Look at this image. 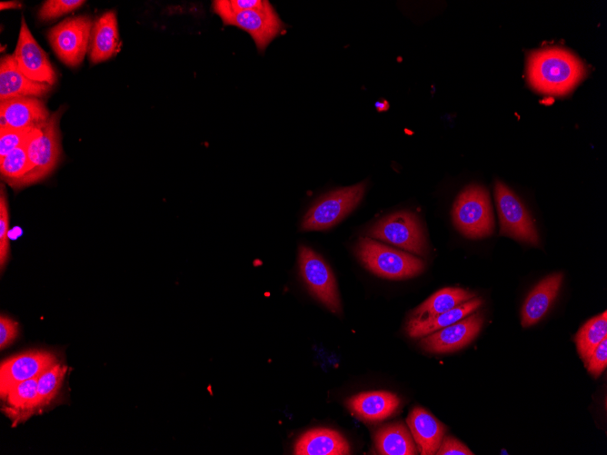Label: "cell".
I'll list each match as a JSON object with an SVG mask.
<instances>
[{
    "label": "cell",
    "mask_w": 607,
    "mask_h": 455,
    "mask_svg": "<svg viewBox=\"0 0 607 455\" xmlns=\"http://www.w3.org/2000/svg\"><path fill=\"white\" fill-rule=\"evenodd\" d=\"M437 455H473V453L460 440L457 439L447 436L443 437L439 449L437 450Z\"/></svg>",
    "instance_id": "34"
},
{
    "label": "cell",
    "mask_w": 607,
    "mask_h": 455,
    "mask_svg": "<svg viewBox=\"0 0 607 455\" xmlns=\"http://www.w3.org/2000/svg\"><path fill=\"white\" fill-rule=\"evenodd\" d=\"M349 410L365 421H381L393 415L400 405L396 394L384 391H365L352 396L346 401Z\"/></svg>",
    "instance_id": "17"
},
{
    "label": "cell",
    "mask_w": 607,
    "mask_h": 455,
    "mask_svg": "<svg viewBox=\"0 0 607 455\" xmlns=\"http://www.w3.org/2000/svg\"><path fill=\"white\" fill-rule=\"evenodd\" d=\"M17 65L29 79L54 84L56 74L46 53L32 35L24 17L21 20L18 41L14 53Z\"/></svg>",
    "instance_id": "11"
},
{
    "label": "cell",
    "mask_w": 607,
    "mask_h": 455,
    "mask_svg": "<svg viewBox=\"0 0 607 455\" xmlns=\"http://www.w3.org/2000/svg\"><path fill=\"white\" fill-rule=\"evenodd\" d=\"M374 445L382 455H415L418 453L407 427L401 421L381 427L374 434Z\"/></svg>",
    "instance_id": "22"
},
{
    "label": "cell",
    "mask_w": 607,
    "mask_h": 455,
    "mask_svg": "<svg viewBox=\"0 0 607 455\" xmlns=\"http://www.w3.org/2000/svg\"><path fill=\"white\" fill-rule=\"evenodd\" d=\"M300 275L307 289L332 312L341 313V302L336 281L330 266L313 249L301 245L298 249Z\"/></svg>",
    "instance_id": "6"
},
{
    "label": "cell",
    "mask_w": 607,
    "mask_h": 455,
    "mask_svg": "<svg viewBox=\"0 0 607 455\" xmlns=\"http://www.w3.org/2000/svg\"><path fill=\"white\" fill-rule=\"evenodd\" d=\"M21 5V3L17 1L0 2L1 10L20 8Z\"/></svg>",
    "instance_id": "35"
},
{
    "label": "cell",
    "mask_w": 607,
    "mask_h": 455,
    "mask_svg": "<svg viewBox=\"0 0 607 455\" xmlns=\"http://www.w3.org/2000/svg\"><path fill=\"white\" fill-rule=\"evenodd\" d=\"M50 116L44 102L38 97H17L0 103V128H39Z\"/></svg>",
    "instance_id": "14"
},
{
    "label": "cell",
    "mask_w": 607,
    "mask_h": 455,
    "mask_svg": "<svg viewBox=\"0 0 607 455\" xmlns=\"http://www.w3.org/2000/svg\"><path fill=\"white\" fill-rule=\"evenodd\" d=\"M296 455H346L350 446L338 431L326 428L312 429L304 433L295 442Z\"/></svg>",
    "instance_id": "20"
},
{
    "label": "cell",
    "mask_w": 607,
    "mask_h": 455,
    "mask_svg": "<svg viewBox=\"0 0 607 455\" xmlns=\"http://www.w3.org/2000/svg\"><path fill=\"white\" fill-rule=\"evenodd\" d=\"M365 183L339 188L320 197L303 218V231L327 230L348 215L361 202Z\"/></svg>",
    "instance_id": "5"
},
{
    "label": "cell",
    "mask_w": 607,
    "mask_h": 455,
    "mask_svg": "<svg viewBox=\"0 0 607 455\" xmlns=\"http://www.w3.org/2000/svg\"><path fill=\"white\" fill-rule=\"evenodd\" d=\"M384 104H386L385 102H383H383H377V103L375 104V107H376L379 111H383V110L385 109V108H384Z\"/></svg>",
    "instance_id": "36"
},
{
    "label": "cell",
    "mask_w": 607,
    "mask_h": 455,
    "mask_svg": "<svg viewBox=\"0 0 607 455\" xmlns=\"http://www.w3.org/2000/svg\"><path fill=\"white\" fill-rule=\"evenodd\" d=\"M495 203L500 219V233L538 246L539 236L527 209L503 183L494 185Z\"/></svg>",
    "instance_id": "9"
},
{
    "label": "cell",
    "mask_w": 607,
    "mask_h": 455,
    "mask_svg": "<svg viewBox=\"0 0 607 455\" xmlns=\"http://www.w3.org/2000/svg\"><path fill=\"white\" fill-rule=\"evenodd\" d=\"M93 27L87 15L66 18L47 33L48 41L58 58L66 65H79L89 48Z\"/></svg>",
    "instance_id": "8"
},
{
    "label": "cell",
    "mask_w": 607,
    "mask_h": 455,
    "mask_svg": "<svg viewBox=\"0 0 607 455\" xmlns=\"http://www.w3.org/2000/svg\"><path fill=\"white\" fill-rule=\"evenodd\" d=\"M121 45L115 13L106 12L96 19L92 27L88 48L91 63L97 64L111 58L119 52Z\"/></svg>",
    "instance_id": "19"
},
{
    "label": "cell",
    "mask_w": 607,
    "mask_h": 455,
    "mask_svg": "<svg viewBox=\"0 0 607 455\" xmlns=\"http://www.w3.org/2000/svg\"><path fill=\"white\" fill-rule=\"evenodd\" d=\"M482 299L474 297L433 318L423 321L409 320L407 333L412 338H422L447 327L473 313L482 305Z\"/></svg>",
    "instance_id": "21"
},
{
    "label": "cell",
    "mask_w": 607,
    "mask_h": 455,
    "mask_svg": "<svg viewBox=\"0 0 607 455\" xmlns=\"http://www.w3.org/2000/svg\"><path fill=\"white\" fill-rule=\"evenodd\" d=\"M19 334L18 322L10 317L2 314L0 316V347L5 349L15 341Z\"/></svg>",
    "instance_id": "33"
},
{
    "label": "cell",
    "mask_w": 607,
    "mask_h": 455,
    "mask_svg": "<svg viewBox=\"0 0 607 455\" xmlns=\"http://www.w3.org/2000/svg\"><path fill=\"white\" fill-rule=\"evenodd\" d=\"M607 337V312L587 321L577 331L574 341L579 356L584 362L588 361L598 344Z\"/></svg>",
    "instance_id": "25"
},
{
    "label": "cell",
    "mask_w": 607,
    "mask_h": 455,
    "mask_svg": "<svg viewBox=\"0 0 607 455\" xmlns=\"http://www.w3.org/2000/svg\"><path fill=\"white\" fill-rule=\"evenodd\" d=\"M51 85L26 77L17 65L13 54H6L0 62V100L17 97H40L46 94Z\"/></svg>",
    "instance_id": "15"
},
{
    "label": "cell",
    "mask_w": 607,
    "mask_h": 455,
    "mask_svg": "<svg viewBox=\"0 0 607 455\" xmlns=\"http://www.w3.org/2000/svg\"><path fill=\"white\" fill-rule=\"evenodd\" d=\"M452 215L456 229L468 238H484L493 232L494 219L490 197L487 190L481 185H469L458 195Z\"/></svg>",
    "instance_id": "4"
},
{
    "label": "cell",
    "mask_w": 607,
    "mask_h": 455,
    "mask_svg": "<svg viewBox=\"0 0 607 455\" xmlns=\"http://www.w3.org/2000/svg\"><path fill=\"white\" fill-rule=\"evenodd\" d=\"M67 367L59 362L37 377L39 410L47 406L55 398L63 384Z\"/></svg>",
    "instance_id": "27"
},
{
    "label": "cell",
    "mask_w": 607,
    "mask_h": 455,
    "mask_svg": "<svg viewBox=\"0 0 607 455\" xmlns=\"http://www.w3.org/2000/svg\"><path fill=\"white\" fill-rule=\"evenodd\" d=\"M57 362L56 356L47 351H30L4 360L0 367L1 398L15 384L37 378Z\"/></svg>",
    "instance_id": "12"
},
{
    "label": "cell",
    "mask_w": 607,
    "mask_h": 455,
    "mask_svg": "<svg viewBox=\"0 0 607 455\" xmlns=\"http://www.w3.org/2000/svg\"><path fill=\"white\" fill-rule=\"evenodd\" d=\"M9 232V212L6 199V193L4 184L1 185L0 190V266L1 271H4L10 253V246L8 240Z\"/></svg>",
    "instance_id": "28"
},
{
    "label": "cell",
    "mask_w": 607,
    "mask_h": 455,
    "mask_svg": "<svg viewBox=\"0 0 607 455\" xmlns=\"http://www.w3.org/2000/svg\"><path fill=\"white\" fill-rule=\"evenodd\" d=\"M483 323L481 313H471L462 320L422 337L421 347L435 353L460 350L468 345L480 332Z\"/></svg>",
    "instance_id": "13"
},
{
    "label": "cell",
    "mask_w": 607,
    "mask_h": 455,
    "mask_svg": "<svg viewBox=\"0 0 607 455\" xmlns=\"http://www.w3.org/2000/svg\"><path fill=\"white\" fill-rule=\"evenodd\" d=\"M60 112L51 114L48 121L37 128L26 143L30 170L15 187L27 186L48 176L58 164L62 156L59 133Z\"/></svg>",
    "instance_id": "3"
},
{
    "label": "cell",
    "mask_w": 607,
    "mask_h": 455,
    "mask_svg": "<svg viewBox=\"0 0 607 455\" xmlns=\"http://www.w3.org/2000/svg\"><path fill=\"white\" fill-rule=\"evenodd\" d=\"M585 366L594 378H598L602 373L607 366V337L598 344Z\"/></svg>",
    "instance_id": "32"
},
{
    "label": "cell",
    "mask_w": 607,
    "mask_h": 455,
    "mask_svg": "<svg viewBox=\"0 0 607 455\" xmlns=\"http://www.w3.org/2000/svg\"><path fill=\"white\" fill-rule=\"evenodd\" d=\"M219 16L224 25H234L247 32L259 52H263L284 27L283 22L268 1L260 8L223 14Z\"/></svg>",
    "instance_id": "10"
},
{
    "label": "cell",
    "mask_w": 607,
    "mask_h": 455,
    "mask_svg": "<svg viewBox=\"0 0 607 455\" xmlns=\"http://www.w3.org/2000/svg\"><path fill=\"white\" fill-rule=\"evenodd\" d=\"M355 250L366 269L385 279H407L424 270V262L422 259L386 246L372 238L361 237Z\"/></svg>",
    "instance_id": "2"
},
{
    "label": "cell",
    "mask_w": 607,
    "mask_h": 455,
    "mask_svg": "<svg viewBox=\"0 0 607 455\" xmlns=\"http://www.w3.org/2000/svg\"><path fill=\"white\" fill-rule=\"evenodd\" d=\"M585 73L583 63L571 52L560 47L534 51L527 60L528 82L542 94H566L582 79Z\"/></svg>",
    "instance_id": "1"
},
{
    "label": "cell",
    "mask_w": 607,
    "mask_h": 455,
    "mask_svg": "<svg viewBox=\"0 0 607 455\" xmlns=\"http://www.w3.org/2000/svg\"><path fill=\"white\" fill-rule=\"evenodd\" d=\"M84 3L83 0H47L39 9L38 17L42 21H50L73 12Z\"/></svg>",
    "instance_id": "30"
},
{
    "label": "cell",
    "mask_w": 607,
    "mask_h": 455,
    "mask_svg": "<svg viewBox=\"0 0 607 455\" xmlns=\"http://www.w3.org/2000/svg\"><path fill=\"white\" fill-rule=\"evenodd\" d=\"M26 143L0 158L1 176L14 187L30 170Z\"/></svg>",
    "instance_id": "26"
},
{
    "label": "cell",
    "mask_w": 607,
    "mask_h": 455,
    "mask_svg": "<svg viewBox=\"0 0 607 455\" xmlns=\"http://www.w3.org/2000/svg\"><path fill=\"white\" fill-rule=\"evenodd\" d=\"M266 3V0H216L213 1L212 8L216 15H221L223 14L260 8Z\"/></svg>",
    "instance_id": "31"
},
{
    "label": "cell",
    "mask_w": 607,
    "mask_h": 455,
    "mask_svg": "<svg viewBox=\"0 0 607 455\" xmlns=\"http://www.w3.org/2000/svg\"><path fill=\"white\" fill-rule=\"evenodd\" d=\"M475 297L462 288L446 287L439 290L416 307L409 320L423 321L445 312Z\"/></svg>",
    "instance_id": "23"
},
{
    "label": "cell",
    "mask_w": 607,
    "mask_h": 455,
    "mask_svg": "<svg viewBox=\"0 0 607 455\" xmlns=\"http://www.w3.org/2000/svg\"><path fill=\"white\" fill-rule=\"evenodd\" d=\"M5 411L13 419H26L39 410L37 378L26 380L12 386L2 398Z\"/></svg>",
    "instance_id": "24"
},
{
    "label": "cell",
    "mask_w": 607,
    "mask_h": 455,
    "mask_svg": "<svg viewBox=\"0 0 607 455\" xmlns=\"http://www.w3.org/2000/svg\"><path fill=\"white\" fill-rule=\"evenodd\" d=\"M367 235L415 254L425 255L427 252L421 223L411 212L401 211L384 217L371 227Z\"/></svg>",
    "instance_id": "7"
},
{
    "label": "cell",
    "mask_w": 607,
    "mask_h": 455,
    "mask_svg": "<svg viewBox=\"0 0 607 455\" xmlns=\"http://www.w3.org/2000/svg\"><path fill=\"white\" fill-rule=\"evenodd\" d=\"M37 128L9 129L0 128V158L7 155L15 148L25 143Z\"/></svg>",
    "instance_id": "29"
},
{
    "label": "cell",
    "mask_w": 607,
    "mask_h": 455,
    "mask_svg": "<svg viewBox=\"0 0 607 455\" xmlns=\"http://www.w3.org/2000/svg\"><path fill=\"white\" fill-rule=\"evenodd\" d=\"M562 278L561 272L552 273L542 279L530 292L521 312L522 327L537 323L545 315L558 295Z\"/></svg>",
    "instance_id": "18"
},
{
    "label": "cell",
    "mask_w": 607,
    "mask_h": 455,
    "mask_svg": "<svg viewBox=\"0 0 607 455\" xmlns=\"http://www.w3.org/2000/svg\"><path fill=\"white\" fill-rule=\"evenodd\" d=\"M406 423L418 452L422 455L435 454L444 437L446 427L420 406L410 411Z\"/></svg>",
    "instance_id": "16"
}]
</instances>
